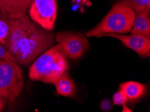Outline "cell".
I'll return each instance as SVG.
<instances>
[{"instance_id":"cell-14","label":"cell","mask_w":150,"mask_h":112,"mask_svg":"<svg viewBox=\"0 0 150 112\" xmlns=\"http://www.w3.org/2000/svg\"><path fill=\"white\" fill-rule=\"evenodd\" d=\"M112 100L113 103L116 106H123V105L126 104L127 101H128L125 94L123 93V91L120 89L113 95Z\"/></svg>"},{"instance_id":"cell-4","label":"cell","mask_w":150,"mask_h":112,"mask_svg":"<svg viewBox=\"0 0 150 112\" xmlns=\"http://www.w3.org/2000/svg\"><path fill=\"white\" fill-rule=\"evenodd\" d=\"M23 86L22 71L16 62L0 59V97L12 104L21 93Z\"/></svg>"},{"instance_id":"cell-3","label":"cell","mask_w":150,"mask_h":112,"mask_svg":"<svg viewBox=\"0 0 150 112\" xmlns=\"http://www.w3.org/2000/svg\"><path fill=\"white\" fill-rule=\"evenodd\" d=\"M136 13L127 0L115 4L107 15L94 28L86 33L88 37L97 36L102 33L125 34L133 28Z\"/></svg>"},{"instance_id":"cell-1","label":"cell","mask_w":150,"mask_h":112,"mask_svg":"<svg viewBox=\"0 0 150 112\" xmlns=\"http://www.w3.org/2000/svg\"><path fill=\"white\" fill-rule=\"evenodd\" d=\"M7 20L10 30L4 46L18 64L28 65L53 44L54 34L40 28L26 13Z\"/></svg>"},{"instance_id":"cell-7","label":"cell","mask_w":150,"mask_h":112,"mask_svg":"<svg viewBox=\"0 0 150 112\" xmlns=\"http://www.w3.org/2000/svg\"><path fill=\"white\" fill-rule=\"evenodd\" d=\"M108 36L119 40L127 48L132 49L140 56H149L150 55V38L146 36L132 34L122 35L115 33H102L96 37Z\"/></svg>"},{"instance_id":"cell-6","label":"cell","mask_w":150,"mask_h":112,"mask_svg":"<svg viewBox=\"0 0 150 112\" xmlns=\"http://www.w3.org/2000/svg\"><path fill=\"white\" fill-rule=\"evenodd\" d=\"M29 14L42 28L51 31L55 23L57 5L56 0H32Z\"/></svg>"},{"instance_id":"cell-12","label":"cell","mask_w":150,"mask_h":112,"mask_svg":"<svg viewBox=\"0 0 150 112\" xmlns=\"http://www.w3.org/2000/svg\"><path fill=\"white\" fill-rule=\"evenodd\" d=\"M9 24L7 18L0 16V45L4 46L9 33Z\"/></svg>"},{"instance_id":"cell-8","label":"cell","mask_w":150,"mask_h":112,"mask_svg":"<svg viewBox=\"0 0 150 112\" xmlns=\"http://www.w3.org/2000/svg\"><path fill=\"white\" fill-rule=\"evenodd\" d=\"M32 0H0V16L17 18L26 13Z\"/></svg>"},{"instance_id":"cell-15","label":"cell","mask_w":150,"mask_h":112,"mask_svg":"<svg viewBox=\"0 0 150 112\" xmlns=\"http://www.w3.org/2000/svg\"><path fill=\"white\" fill-rule=\"evenodd\" d=\"M0 59L16 62L15 58L3 45H0Z\"/></svg>"},{"instance_id":"cell-5","label":"cell","mask_w":150,"mask_h":112,"mask_svg":"<svg viewBox=\"0 0 150 112\" xmlns=\"http://www.w3.org/2000/svg\"><path fill=\"white\" fill-rule=\"evenodd\" d=\"M55 40L65 56L74 60L82 56L90 48L87 38L80 32H57Z\"/></svg>"},{"instance_id":"cell-16","label":"cell","mask_w":150,"mask_h":112,"mask_svg":"<svg viewBox=\"0 0 150 112\" xmlns=\"http://www.w3.org/2000/svg\"><path fill=\"white\" fill-rule=\"evenodd\" d=\"M111 107V104L109 101H107V100H105V101H103L101 104V108L103 110H106L108 111L110 109Z\"/></svg>"},{"instance_id":"cell-9","label":"cell","mask_w":150,"mask_h":112,"mask_svg":"<svg viewBox=\"0 0 150 112\" xmlns=\"http://www.w3.org/2000/svg\"><path fill=\"white\" fill-rule=\"evenodd\" d=\"M149 10L145 9L141 13H136L133 28L131 31V34L150 38Z\"/></svg>"},{"instance_id":"cell-18","label":"cell","mask_w":150,"mask_h":112,"mask_svg":"<svg viewBox=\"0 0 150 112\" xmlns=\"http://www.w3.org/2000/svg\"><path fill=\"white\" fill-rule=\"evenodd\" d=\"M123 107H124V108H123V109H122V111H132L130 109L127 108V107H126L125 104L123 105Z\"/></svg>"},{"instance_id":"cell-13","label":"cell","mask_w":150,"mask_h":112,"mask_svg":"<svg viewBox=\"0 0 150 112\" xmlns=\"http://www.w3.org/2000/svg\"><path fill=\"white\" fill-rule=\"evenodd\" d=\"M136 13H141L145 9H150V0H128Z\"/></svg>"},{"instance_id":"cell-17","label":"cell","mask_w":150,"mask_h":112,"mask_svg":"<svg viewBox=\"0 0 150 112\" xmlns=\"http://www.w3.org/2000/svg\"><path fill=\"white\" fill-rule=\"evenodd\" d=\"M7 102L6 100L4 98L0 97V111L4 109V106H5L6 103Z\"/></svg>"},{"instance_id":"cell-10","label":"cell","mask_w":150,"mask_h":112,"mask_svg":"<svg viewBox=\"0 0 150 112\" xmlns=\"http://www.w3.org/2000/svg\"><path fill=\"white\" fill-rule=\"evenodd\" d=\"M119 88L125 94L127 99L131 101L139 99L146 91L145 85L136 81H128L120 85Z\"/></svg>"},{"instance_id":"cell-2","label":"cell","mask_w":150,"mask_h":112,"mask_svg":"<svg viewBox=\"0 0 150 112\" xmlns=\"http://www.w3.org/2000/svg\"><path fill=\"white\" fill-rule=\"evenodd\" d=\"M68 68L66 56L57 44L50 47L36 58L29 70V77L32 81L54 85L67 72Z\"/></svg>"},{"instance_id":"cell-11","label":"cell","mask_w":150,"mask_h":112,"mask_svg":"<svg viewBox=\"0 0 150 112\" xmlns=\"http://www.w3.org/2000/svg\"><path fill=\"white\" fill-rule=\"evenodd\" d=\"M59 94L67 97H74L76 95V86L66 73L63 74L54 83Z\"/></svg>"}]
</instances>
